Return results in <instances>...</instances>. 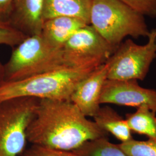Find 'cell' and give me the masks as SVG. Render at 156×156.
I'll return each instance as SVG.
<instances>
[{
    "label": "cell",
    "mask_w": 156,
    "mask_h": 156,
    "mask_svg": "<svg viewBox=\"0 0 156 156\" xmlns=\"http://www.w3.org/2000/svg\"><path fill=\"white\" fill-rule=\"evenodd\" d=\"M108 62L96 68L77 85L70 101L86 117H94L101 108L102 89L108 79Z\"/></svg>",
    "instance_id": "9"
},
{
    "label": "cell",
    "mask_w": 156,
    "mask_h": 156,
    "mask_svg": "<svg viewBox=\"0 0 156 156\" xmlns=\"http://www.w3.org/2000/svg\"><path fill=\"white\" fill-rule=\"evenodd\" d=\"M5 82V69L4 65L0 62V86Z\"/></svg>",
    "instance_id": "21"
},
{
    "label": "cell",
    "mask_w": 156,
    "mask_h": 156,
    "mask_svg": "<svg viewBox=\"0 0 156 156\" xmlns=\"http://www.w3.org/2000/svg\"><path fill=\"white\" fill-rule=\"evenodd\" d=\"M43 0H14L9 23L26 36L41 33Z\"/></svg>",
    "instance_id": "10"
},
{
    "label": "cell",
    "mask_w": 156,
    "mask_h": 156,
    "mask_svg": "<svg viewBox=\"0 0 156 156\" xmlns=\"http://www.w3.org/2000/svg\"><path fill=\"white\" fill-rule=\"evenodd\" d=\"M100 102L136 109L145 106L156 113V90L143 87L135 80L108 79L102 89Z\"/></svg>",
    "instance_id": "8"
},
{
    "label": "cell",
    "mask_w": 156,
    "mask_h": 156,
    "mask_svg": "<svg viewBox=\"0 0 156 156\" xmlns=\"http://www.w3.org/2000/svg\"><path fill=\"white\" fill-rule=\"evenodd\" d=\"M87 24L75 17H55L44 20L41 35L50 45L62 49L74 34Z\"/></svg>",
    "instance_id": "11"
},
{
    "label": "cell",
    "mask_w": 156,
    "mask_h": 156,
    "mask_svg": "<svg viewBox=\"0 0 156 156\" xmlns=\"http://www.w3.org/2000/svg\"><path fill=\"white\" fill-rule=\"evenodd\" d=\"M14 0H0V22L9 23Z\"/></svg>",
    "instance_id": "20"
},
{
    "label": "cell",
    "mask_w": 156,
    "mask_h": 156,
    "mask_svg": "<svg viewBox=\"0 0 156 156\" xmlns=\"http://www.w3.org/2000/svg\"><path fill=\"white\" fill-rule=\"evenodd\" d=\"M126 120L132 133L156 138V113L147 107H140L126 115Z\"/></svg>",
    "instance_id": "14"
},
{
    "label": "cell",
    "mask_w": 156,
    "mask_h": 156,
    "mask_svg": "<svg viewBox=\"0 0 156 156\" xmlns=\"http://www.w3.org/2000/svg\"><path fill=\"white\" fill-rule=\"evenodd\" d=\"M120 1L144 16L156 18V0Z\"/></svg>",
    "instance_id": "18"
},
{
    "label": "cell",
    "mask_w": 156,
    "mask_h": 156,
    "mask_svg": "<svg viewBox=\"0 0 156 156\" xmlns=\"http://www.w3.org/2000/svg\"><path fill=\"white\" fill-rule=\"evenodd\" d=\"M91 2L92 0H43V19L73 17L90 24Z\"/></svg>",
    "instance_id": "12"
},
{
    "label": "cell",
    "mask_w": 156,
    "mask_h": 156,
    "mask_svg": "<svg viewBox=\"0 0 156 156\" xmlns=\"http://www.w3.org/2000/svg\"><path fill=\"white\" fill-rule=\"evenodd\" d=\"M22 156H79L73 151H57L32 145L24 151Z\"/></svg>",
    "instance_id": "19"
},
{
    "label": "cell",
    "mask_w": 156,
    "mask_h": 156,
    "mask_svg": "<svg viewBox=\"0 0 156 156\" xmlns=\"http://www.w3.org/2000/svg\"><path fill=\"white\" fill-rule=\"evenodd\" d=\"M65 67L62 49L50 45L41 34L27 36L14 47L4 65L5 82L20 80Z\"/></svg>",
    "instance_id": "4"
},
{
    "label": "cell",
    "mask_w": 156,
    "mask_h": 156,
    "mask_svg": "<svg viewBox=\"0 0 156 156\" xmlns=\"http://www.w3.org/2000/svg\"><path fill=\"white\" fill-rule=\"evenodd\" d=\"M73 152L79 156H128L119 144L110 142L107 137L90 140Z\"/></svg>",
    "instance_id": "15"
},
{
    "label": "cell",
    "mask_w": 156,
    "mask_h": 156,
    "mask_svg": "<svg viewBox=\"0 0 156 156\" xmlns=\"http://www.w3.org/2000/svg\"><path fill=\"white\" fill-rule=\"evenodd\" d=\"M108 135L67 100H39L27 129V140L32 145L67 151Z\"/></svg>",
    "instance_id": "1"
},
{
    "label": "cell",
    "mask_w": 156,
    "mask_h": 156,
    "mask_svg": "<svg viewBox=\"0 0 156 156\" xmlns=\"http://www.w3.org/2000/svg\"><path fill=\"white\" fill-rule=\"evenodd\" d=\"M93 68L65 67L0 86V102L17 97L70 100L79 83Z\"/></svg>",
    "instance_id": "2"
},
{
    "label": "cell",
    "mask_w": 156,
    "mask_h": 156,
    "mask_svg": "<svg viewBox=\"0 0 156 156\" xmlns=\"http://www.w3.org/2000/svg\"><path fill=\"white\" fill-rule=\"evenodd\" d=\"M116 49L90 24L79 29L62 48L67 67L93 69L106 63Z\"/></svg>",
    "instance_id": "7"
},
{
    "label": "cell",
    "mask_w": 156,
    "mask_h": 156,
    "mask_svg": "<svg viewBox=\"0 0 156 156\" xmlns=\"http://www.w3.org/2000/svg\"><path fill=\"white\" fill-rule=\"evenodd\" d=\"M90 25L115 48L127 37L138 39L150 33L144 16L120 0H92Z\"/></svg>",
    "instance_id": "3"
},
{
    "label": "cell",
    "mask_w": 156,
    "mask_h": 156,
    "mask_svg": "<svg viewBox=\"0 0 156 156\" xmlns=\"http://www.w3.org/2000/svg\"><path fill=\"white\" fill-rule=\"evenodd\" d=\"M119 145L128 156H156V138L146 140L133 139Z\"/></svg>",
    "instance_id": "16"
},
{
    "label": "cell",
    "mask_w": 156,
    "mask_h": 156,
    "mask_svg": "<svg viewBox=\"0 0 156 156\" xmlns=\"http://www.w3.org/2000/svg\"><path fill=\"white\" fill-rule=\"evenodd\" d=\"M39 101L17 97L0 102V156H22L26 150L27 129Z\"/></svg>",
    "instance_id": "5"
},
{
    "label": "cell",
    "mask_w": 156,
    "mask_h": 156,
    "mask_svg": "<svg viewBox=\"0 0 156 156\" xmlns=\"http://www.w3.org/2000/svg\"><path fill=\"white\" fill-rule=\"evenodd\" d=\"M147 42L138 45L126 39L117 46L107 62L108 79L144 80L156 58V27L150 30Z\"/></svg>",
    "instance_id": "6"
},
{
    "label": "cell",
    "mask_w": 156,
    "mask_h": 156,
    "mask_svg": "<svg viewBox=\"0 0 156 156\" xmlns=\"http://www.w3.org/2000/svg\"><path fill=\"white\" fill-rule=\"evenodd\" d=\"M26 37L9 23L0 22V45L15 47Z\"/></svg>",
    "instance_id": "17"
},
{
    "label": "cell",
    "mask_w": 156,
    "mask_h": 156,
    "mask_svg": "<svg viewBox=\"0 0 156 156\" xmlns=\"http://www.w3.org/2000/svg\"><path fill=\"white\" fill-rule=\"evenodd\" d=\"M93 119L100 127L108 134H112L121 143L134 139L126 119L111 107H101Z\"/></svg>",
    "instance_id": "13"
}]
</instances>
